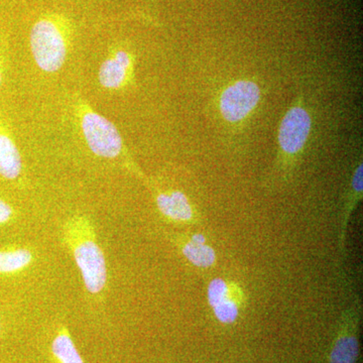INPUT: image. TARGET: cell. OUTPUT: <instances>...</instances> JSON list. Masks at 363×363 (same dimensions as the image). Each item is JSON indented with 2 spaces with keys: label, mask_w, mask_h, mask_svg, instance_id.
Instances as JSON below:
<instances>
[{
  "label": "cell",
  "mask_w": 363,
  "mask_h": 363,
  "mask_svg": "<svg viewBox=\"0 0 363 363\" xmlns=\"http://www.w3.org/2000/svg\"><path fill=\"white\" fill-rule=\"evenodd\" d=\"M133 72V58L125 50L117 49L112 52L98 73L100 85L109 90H117L128 85Z\"/></svg>",
  "instance_id": "30bf717a"
},
{
  "label": "cell",
  "mask_w": 363,
  "mask_h": 363,
  "mask_svg": "<svg viewBox=\"0 0 363 363\" xmlns=\"http://www.w3.org/2000/svg\"><path fill=\"white\" fill-rule=\"evenodd\" d=\"M62 240L80 272L86 291L93 296L104 293L108 281V269L91 218L83 214L69 217L62 229Z\"/></svg>",
  "instance_id": "6da1fadb"
},
{
  "label": "cell",
  "mask_w": 363,
  "mask_h": 363,
  "mask_svg": "<svg viewBox=\"0 0 363 363\" xmlns=\"http://www.w3.org/2000/svg\"><path fill=\"white\" fill-rule=\"evenodd\" d=\"M160 214L177 225H195L200 222L199 214L185 193L180 190H161L150 184Z\"/></svg>",
  "instance_id": "ba28073f"
},
{
  "label": "cell",
  "mask_w": 363,
  "mask_h": 363,
  "mask_svg": "<svg viewBox=\"0 0 363 363\" xmlns=\"http://www.w3.org/2000/svg\"><path fill=\"white\" fill-rule=\"evenodd\" d=\"M52 363H85L66 325L59 326L51 344Z\"/></svg>",
  "instance_id": "5bb4252c"
},
{
  "label": "cell",
  "mask_w": 363,
  "mask_h": 363,
  "mask_svg": "<svg viewBox=\"0 0 363 363\" xmlns=\"http://www.w3.org/2000/svg\"><path fill=\"white\" fill-rule=\"evenodd\" d=\"M363 189V167L362 162L357 164V169L353 172L351 179L350 193L346 197V202L343 207V214L341 217L340 228H339L338 247L339 252L342 253L345 250L346 233H347L348 223H350L351 214L355 209L358 202L362 198Z\"/></svg>",
  "instance_id": "4fadbf2b"
},
{
  "label": "cell",
  "mask_w": 363,
  "mask_h": 363,
  "mask_svg": "<svg viewBox=\"0 0 363 363\" xmlns=\"http://www.w3.org/2000/svg\"><path fill=\"white\" fill-rule=\"evenodd\" d=\"M0 330H1V325H0Z\"/></svg>",
  "instance_id": "e0dca14e"
},
{
  "label": "cell",
  "mask_w": 363,
  "mask_h": 363,
  "mask_svg": "<svg viewBox=\"0 0 363 363\" xmlns=\"http://www.w3.org/2000/svg\"><path fill=\"white\" fill-rule=\"evenodd\" d=\"M360 302L358 298L341 313L328 354V363H357L359 358Z\"/></svg>",
  "instance_id": "8992f818"
},
{
  "label": "cell",
  "mask_w": 363,
  "mask_h": 363,
  "mask_svg": "<svg viewBox=\"0 0 363 363\" xmlns=\"http://www.w3.org/2000/svg\"><path fill=\"white\" fill-rule=\"evenodd\" d=\"M206 298L216 321L225 326L240 320L247 301V292L240 281L220 277L209 281Z\"/></svg>",
  "instance_id": "5b68a950"
},
{
  "label": "cell",
  "mask_w": 363,
  "mask_h": 363,
  "mask_svg": "<svg viewBox=\"0 0 363 363\" xmlns=\"http://www.w3.org/2000/svg\"><path fill=\"white\" fill-rule=\"evenodd\" d=\"M4 55H2L1 51H0V85H1V83H2V78H4Z\"/></svg>",
  "instance_id": "2e32d148"
},
{
  "label": "cell",
  "mask_w": 363,
  "mask_h": 363,
  "mask_svg": "<svg viewBox=\"0 0 363 363\" xmlns=\"http://www.w3.org/2000/svg\"><path fill=\"white\" fill-rule=\"evenodd\" d=\"M260 97L262 92L257 83L247 79L234 81L226 86L219 98L221 116L227 123H240L257 108Z\"/></svg>",
  "instance_id": "52a82bcc"
},
{
  "label": "cell",
  "mask_w": 363,
  "mask_h": 363,
  "mask_svg": "<svg viewBox=\"0 0 363 363\" xmlns=\"http://www.w3.org/2000/svg\"><path fill=\"white\" fill-rule=\"evenodd\" d=\"M30 247L11 245L0 248V276H13L26 271L35 262Z\"/></svg>",
  "instance_id": "7c38bea8"
},
{
  "label": "cell",
  "mask_w": 363,
  "mask_h": 363,
  "mask_svg": "<svg viewBox=\"0 0 363 363\" xmlns=\"http://www.w3.org/2000/svg\"><path fill=\"white\" fill-rule=\"evenodd\" d=\"M14 218V209L4 199H0V225H6Z\"/></svg>",
  "instance_id": "9a60e30c"
},
{
  "label": "cell",
  "mask_w": 363,
  "mask_h": 363,
  "mask_svg": "<svg viewBox=\"0 0 363 363\" xmlns=\"http://www.w3.org/2000/svg\"><path fill=\"white\" fill-rule=\"evenodd\" d=\"M23 161L18 145L4 124L0 123V176L6 180L20 178Z\"/></svg>",
  "instance_id": "8fae6325"
},
{
  "label": "cell",
  "mask_w": 363,
  "mask_h": 363,
  "mask_svg": "<svg viewBox=\"0 0 363 363\" xmlns=\"http://www.w3.org/2000/svg\"><path fill=\"white\" fill-rule=\"evenodd\" d=\"M169 240L189 264L200 269H210L218 262L216 250L202 233H169Z\"/></svg>",
  "instance_id": "9c48e42d"
},
{
  "label": "cell",
  "mask_w": 363,
  "mask_h": 363,
  "mask_svg": "<svg viewBox=\"0 0 363 363\" xmlns=\"http://www.w3.org/2000/svg\"><path fill=\"white\" fill-rule=\"evenodd\" d=\"M78 116L85 142L95 156L116 159L123 154V138L109 119L86 104L79 106Z\"/></svg>",
  "instance_id": "277c9868"
},
{
  "label": "cell",
  "mask_w": 363,
  "mask_h": 363,
  "mask_svg": "<svg viewBox=\"0 0 363 363\" xmlns=\"http://www.w3.org/2000/svg\"><path fill=\"white\" fill-rule=\"evenodd\" d=\"M312 130V118L302 104L290 107L279 128L278 168L284 173L290 172L308 142Z\"/></svg>",
  "instance_id": "3957f363"
},
{
  "label": "cell",
  "mask_w": 363,
  "mask_h": 363,
  "mask_svg": "<svg viewBox=\"0 0 363 363\" xmlns=\"http://www.w3.org/2000/svg\"><path fill=\"white\" fill-rule=\"evenodd\" d=\"M70 38V23L61 14H44L33 23L30 35V51L40 70L56 73L63 67Z\"/></svg>",
  "instance_id": "7a4b0ae2"
}]
</instances>
